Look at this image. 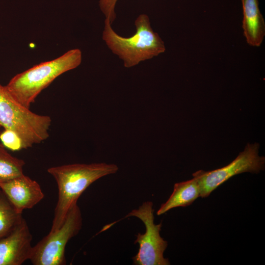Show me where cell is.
Here are the masks:
<instances>
[{
    "instance_id": "cell-1",
    "label": "cell",
    "mask_w": 265,
    "mask_h": 265,
    "mask_svg": "<svg viewBox=\"0 0 265 265\" xmlns=\"http://www.w3.org/2000/svg\"><path fill=\"white\" fill-rule=\"evenodd\" d=\"M115 164L93 163H74L53 166L48 172L55 179L58 187V199L50 232L63 224L66 215L84 191L92 183L118 170Z\"/></svg>"
},
{
    "instance_id": "cell-2",
    "label": "cell",
    "mask_w": 265,
    "mask_h": 265,
    "mask_svg": "<svg viewBox=\"0 0 265 265\" xmlns=\"http://www.w3.org/2000/svg\"><path fill=\"white\" fill-rule=\"evenodd\" d=\"M134 25L136 31L134 34L124 37L115 32L109 21L105 20L102 38L111 52L122 60L126 68L137 65L165 51L164 42L154 31L148 15L140 14Z\"/></svg>"
},
{
    "instance_id": "cell-3",
    "label": "cell",
    "mask_w": 265,
    "mask_h": 265,
    "mask_svg": "<svg viewBox=\"0 0 265 265\" xmlns=\"http://www.w3.org/2000/svg\"><path fill=\"white\" fill-rule=\"evenodd\" d=\"M81 61V51L70 50L57 58L17 74L5 86L16 101L29 108L38 95L56 78L78 67Z\"/></svg>"
},
{
    "instance_id": "cell-4",
    "label": "cell",
    "mask_w": 265,
    "mask_h": 265,
    "mask_svg": "<svg viewBox=\"0 0 265 265\" xmlns=\"http://www.w3.org/2000/svg\"><path fill=\"white\" fill-rule=\"evenodd\" d=\"M51 122L49 116L32 112L0 84V127L16 132L22 141L23 149L47 139Z\"/></svg>"
},
{
    "instance_id": "cell-5",
    "label": "cell",
    "mask_w": 265,
    "mask_h": 265,
    "mask_svg": "<svg viewBox=\"0 0 265 265\" xmlns=\"http://www.w3.org/2000/svg\"><path fill=\"white\" fill-rule=\"evenodd\" d=\"M82 225L81 212L77 203L68 211L59 228L53 232H49L32 246L29 259L31 263L34 265H66V245L79 233Z\"/></svg>"
},
{
    "instance_id": "cell-6",
    "label": "cell",
    "mask_w": 265,
    "mask_h": 265,
    "mask_svg": "<svg viewBox=\"0 0 265 265\" xmlns=\"http://www.w3.org/2000/svg\"><path fill=\"white\" fill-rule=\"evenodd\" d=\"M154 209L152 201H147L138 209L132 210L125 218L135 216L141 220L145 227V232L136 236L134 243L139 244L137 254L132 257L135 265H169L170 262L163 253L168 242L160 235L161 223H154Z\"/></svg>"
},
{
    "instance_id": "cell-7",
    "label": "cell",
    "mask_w": 265,
    "mask_h": 265,
    "mask_svg": "<svg viewBox=\"0 0 265 265\" xmlns=\"http://www.w3.org/2000/svg\"><path fill=\"white\" fill-rule=\"evenodd\" d=\"M258 143H248L244 150L228 165L212 171L198 170L192 175L202 198L208 197L218 186L235 175L244 172L258 173L265 168V158L259 154Z\"/></svg>"
},
{
    "instance_id": "cell-8",
    "label": "cell",
    "mask_w": 265,
    "mask_h": 265,
    "mask_svg": "<svg viewBox=\"0 0 265 265\" xmlns=\"http://www.w3.org/2000/svg\"><path fill=\"white\" fill-rule=\"evenodd\" d=\"M32 237L24 218L6 236L0 239V265H21L29 260Z\"/></svg>"
},
{
    "instance_id": "cell-9",
    "label": "cell",
    "mask_w": 265,
    "mask_h": 265,
    "mask_svg": "<svg viewBox=\"0 0 265 265\" xmlns=\"http://www.w3.org/2000/svg\"><path fill=\"white\" fill-rule=\"evenodd\" d=\"M0 188L20 213L32 208L44 197L38 183L24 174L0 184Z\"/></svg>"
},
{
    "instance_id": "cell-10",
    "label": "cell",
    "mask_w": 265,
    "mask_h": 265,
    "mask_svg": "<svg viewBox=\"0 0 265 265\" xmlns=\"http://www.w3.org/2000/svg\"><path fill=\"white\" fill-rule=\"evenodd\" d=\"M241 2L244 36L250 46L259 47L265 36V22L259 9L258 0H241Z\"/></svg>"
},
{
    "instance_id": "cell-11",
    "label": "cell",
    "mask_w": 265,
    "mask_h": 265,
    "mask_svg": "<svg viewBox=\"0 0 265 265\" xmlns=\"http://www.w3.org/2000/svg\"><path fill=\"white\" fill-rule=\"evenodd\" d=\"M200 196L199 186L195 178L176 183L172 194L161 204L157 214L161 215L176 207L188 206Z\"/></svg>"
},
{
    "instance_id": "cell-12",
    "label": "cell",
    "mask_w": 265,
    "mask_h": 265,
    "mask_svg": "<svg viewBox=\"0 0 265 265\" xmlns=\"http://www.w3.org/2000/svg\"><path fill=\"white\" fill-rule=\"evenodd\" d=\"M0 188V239L8 235L23 219Z\"/></svg>"
},
{
    "instance_id": "cell-13",
    "label": "cell",
    "mask_w": 265,
    "mask_h": 265,
    "mask_svg": "<svg viewBox=\"0 0 265 265\" xmlns=\"http://www.w3.org/2000/svg\"><path fill=\"white\" fill-rule=\"evenodd\" d=\"M25 164L23 159L12 156L0 144V184L23 175Z\"/></svg>"
},
{
    "instance_id": "cell-14",
    "label": "cell",
    "mask_w": 265,
    "mask_h": 265,
    "mask_svg": "<svg viewBox=\"0 0 265 265\" xmlns=\"http://www.w3.org/2000/svg\"><path fill=\"white\" fill-rule=\"evenodd\" d=\"M0 139L5 148L12 151H19L23 149L21 138L14 132L5 130L0 134Z\"/></svg>"
},
{
    "instance_id": "cell-15",
    "label": "cell",
    "mask_w": 265,
    "mask_h": 265,
    "mask_svg": "<svg viewBox=\"0 0 265 265\" xmlns=\"http://www.w3.org/2000/svg\"><path fill=\"white\" fill-rule=\"evenodd\" d=\"M118 0H99V5L106 20L111 24L116 18L115 7Z\"/></svg>"
}]
</instances>
